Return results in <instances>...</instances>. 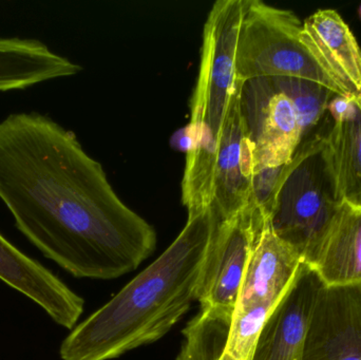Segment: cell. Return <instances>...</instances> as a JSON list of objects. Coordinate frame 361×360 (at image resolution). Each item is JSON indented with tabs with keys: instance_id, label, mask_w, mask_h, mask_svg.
<instances>
[{
	"instance_id": "9c48e42d",
	"label": "cell",
	"mask_w": 361,
	"mask_h": 360,
	"mask_svg": "<svg viewBox=\"0 0 361 360\" xmlns=\"http://www.w3.org/2000/svg\"><path fill=\"white\" fill-rule=\"evenodd\" d=\"M324 283L301 264L294 281L263 325L252 360H302L310 321Z\"/></svg>"
},
{
	"instance_id": "ac0fdd59",
	"label": "cell",
	"mask_w": 361,
	"mask_h": 360,
	"mask_svg": "<svg viewBox=\"0 0 361 360\" xmlns=\"http://www.w3.org/2000/svg\"><path fill=\"white\" fill-rule=\"evenodd\" d=\"M280 88L292 99L302 126L305 139L324 120L331 101L338 97L312 80L298 77H275Z\"/></svg>"
},
{
	"instance_id": "277c9868",
	"label": "cell",
	"mask_w": 361,
	"mask_h": 360,
	"mask_svg": "<svg viewBox=\"0 0 361 360\" xmlns=\"http://www.w3.org/2000/svg\"><path fill=\"white\" fill-rule=\"evenodd\" d=\"M303 139L290 164L284 165L267 221L278 238L295 249L305 263L341 202L320 154L322 137L332 120Z\"/></svg>"
},
{
	"instance_id": "6da1fadb",
	"label": "cell",
	"mask_w": 361,
	"mask_h": 360,
	"mask_svg": "<svg viewBox=\"0 0 361 360\" xmlns=\"http://www.w3.org/2000/svg\"><path fill=\"white\" fill-rule=\"evenodd\" d=\"M0 200L17 230L76 278H118L157 247L154 226L121 200L75 133L37 112L0 122Z\"/></svg>"
},
{
	"instance_id": "8992f818",
	"label": "cell",
	"mask_w": 361,
	"mask_h": 360,
	"mask_svg": "<svg viewBox=\"0 0 361 360\" xmlns=\"http://www.w3.org/2000/svg\"><path fill=\"white\" fill-rule=\"evenodd\" d=\"M240 111L255 173L290 164L305 139L298 112L275 77L242 82Z\"/></svg>"
},
{
	"instance_id": "8fae6325",
	"label": "cell",
	"mask_w": 361,
	"mask_h": 360,
	"mask_svg": "<svg viewBox=\"0 0 361 360\" xmlns=\"http://www.w3.org/2000/svg\"><path fill=\"white\" fill-rule=\"evenodd\" d=\"M301 42L345 99L361 105V49L339 13L326 8L307 17Z\"/></svg>"
},
{
	"instance_id": "2e32d148",
	"label": "cell",
	"mask_w": 361,
	"mask_h": 360,
	"mask_svg": "<svg viewBox=\"0 0 361 360\" xmlns=\"http://www.w3.org/2000/svg\"><path fill=\"white\" fill-rule=\"evenodd\" d=\"M82 66L34 38H0V92L25 90L40 82L69 77Z\"/></svg>"
},
{
	"instance_id": "52a82bcc",
	"label": "cell",
	"mask_w": 361,
	"mask_h": 360,
	"mask_svg": "<svg viewBox=\"0 0 361 360\" xmlns=\"http://www.w3.org/2000/svg\"><path fill=\"white\" fill-rule=\"evenodd\" d=\"M267 220L252 202L233 217L216 222L197 287L201 309L235 310L252 247Z\"/></svg>"
},
{
	"instance_id": "ba28073f",
	"label": "cell",
	"mask_w": 361,
	"mask_h": 360,
	"mask_svg": "<svg viewBox=\"0 0 361 360\" xmlns=\"http://www.w3.org/2000/svg\"><path fill=\"white\" fill-rule=\"evenodd\" d=\"M302 360H361V283L322 287Z\"/></svg>"
},
{
	"instance_id": "4fadbf2b",
	"label": "cell",
	"mask_w": 361,
	"mask_h": 360,
	"mask_svg": "<svg viewBox=\"0 0 361 360\" xmlns=\"http://www.w3.org/2000/svg\"><path fill=\"white\" fill-rule=\"evenodd\" d=\"M332 123L320 154L338 202L361 207V105L336 97L329 106Z\"/></svg>"
},
{
	"instance_id": "5bb4252c",
	"label": "cell",
	"mask_w": 361,
	"mask_h": 360,
	"mask_svg": "<svg viewBox=\"0 0 361 360\" xmlns=\"http://www.w3.org/2000/svg\"><path fill=\"white\" fill-rule=\"evenodd\" d=\"M302 263L301 256L276 236L267 220L252 247L235 309L277 306Z\"/></svg>"
},
{
	"instance_id": "e0dca14e",
	"label": "cell",
	"mask_w": 361,
	"mask_h": 360,
	"mask_svg": "<svg viewBox=\"0 0 361 360\" xmlns=\"http://www.w3.org/2000/svg\"><path fill=\"white\" fill-rule=\"evenodd\" d=\"M233 312L201 309L183 331L184 342L176 360H233L226 354Z\"/></svg>"
},
{
	"instance_id": "3957f363",
	"label": "cell",
	"mask_w": 361,
	"mask_h": 360,
	"mask_svg": "<svg viewBox=\"0 0 361 360\" xmlns=\"http://www.w3.org/2000/svg\"><path fill=\"white\" fill-rule=\"evenodd\" d=\"M242 0H218L203 29L201 63L190 101L182 201L187 211L210 206L221 133L231 99L241 84L235 59Z\"/></svg>"
},
{
	"instance_id": "9a60e30c",
	"label": "cell",
	"mask_w": 361,
	"mask_h": 360,
	"mask_svg": "<svg viewBox=\"0 0 361 360\" xmlns=\"http://www.w3.org/2000/svg\"><path fill=\"white\" fill-rule=\"evenodd\" d=\"M307 264L324 287L361 283V207L338 205Z\"/></svg>"
},
{
	"instance_id": "ffe728a7",
	"label": "cell",
	"mask_w": 361,
	"mask_h": 360,
	"mask_svg": "<svg viewBox=\"0 0 361 360\" xmlns=\"http://www.w3.org/2000/svg\"><path fill=\"white\" fill-rule=\"evenodd\" d=\"M358 13H360V19H361V4H360V10H358Z\"/></svg>"
},
{
	"instance_id": "5b68a950",
	"label": "cell",
	"mask_w": 361,
	"mask_h": 360,
	"mask_svg": "<svg viewBox=\"0 0 361 360\" xmlns=\"http://www.w3.org/2000/svg\"><path fill=\"white\" fill-rule=\"evenodd\" d=\"M302 27L303 23L293 11L261 0H242L235 59L237 80L303 78L345 99L303 46Z\"/></svg>"
},
{
	"instance_id": "d6986e66",
	"label": "cell",
	"mask_w": 361,
	"mask_h": 360,
	"mask_svg": "<svg viewBox=\"0 0 361 360\" xmlns=\"http://www.w3.org/2000/svg\"><path fill=\"white\" fill-rule=\"evenodd\" d=\"M275 306L255 304L248 308L235 309L226 354L233 360H252L263 325Z\"/></svg>"
},
{
	"instance_id": "7c38bea8",
	"label": "cell",
	"mask_w": 361,
	"mask_h": 360,
	"mask_svg": "<svg viewBox=\"0 0 361 360\" xmlns=\"http://www.w3.org/2000/svg\"><path fill=\"white\" fill-rule=\"evenodd\" d=\"M0 280L33 300L54 323L73 330L85 302L56 275L0 234Z\"/></svg>"
},
{
	"instance_id": "7a4b0ae2",
	"label": "cell",
	"mask_w": 361,
	"mask_h": 360,
	"mask_svg": "<svg viewBox=\"0 0 361 360\" xmlns=\"http://www.w3.org/2000/svg\"><path fill=\"white\" fill-rule=\"evenodd\" d=\"M216 224L210 206L189 211L184 228L169 249L72 330L59 348L61 359H116L164 337L197 302Z\"/></svg>"
},
{
	"instance_id": "30bf717a",
	"label": "cell",
	"mask_w": 361,
	"mask_h": 360,
	"mask_svg": "<svg viewBox=\"0 0 361 360\" xmlns=\"http://www.w3.org/2000/svg\"><path fill=\"white\" fill-rule=\"evenodd\" d=\"M241 84L231 99L216 154L210 203L216 222L233 217L252 202L254 159L240 111Z\"/></svg>"
}]
</instances>
